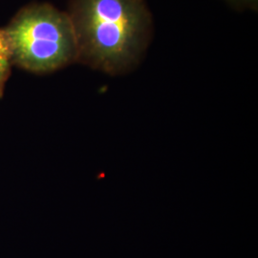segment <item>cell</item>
<instances>
[{
	"label": "cell",
	"mask_w": 258,
	"mask_h": 258,
	"mask_svg": "<svg viewBox=\"0 0 258 258\" xmlns=\"http://www.w3.org/2000/svg\"><path fill=\"white\" fill-rule=\"evenodd\" d=\"M13 62L35 73L53 72L78 61L74 28L67 13L49 4H34L15 16L5 28Z\"/></svg>",
	"instance_id": "obj_2"
},
{
	"label": "cell",
	"mask_w": 258,
	"mask_h": 258,
	"mask_svg": "<svg viewBox=\"0 0 258 258\" xmlns=\"http://www.w3.org/2000/svg\"><path fill=\"white\" fill-rule=\"evenodd\" d=\"M78 61L106 74H122L148 44L150 16L145 0H72Z\"/></svg>",
	"instance_id": "obj_1"
},
{
	"label": "cell",
	"mask_w": 258,
	"mask_h": 258,
	"mask_svg": "<svg viewBox=\"0 0 258 258\" xmlns=\"http://www.w3.org/2000/svg\"><path fill=\"white\" fill-rule=\"evenodd\" d=\"M13 62V51L5 29H0V95L9 78Z\"/></svg>",
	"instance_id": "obj_3"
},
{
	"label": "cell",
	"mask_w": 258,
	"mask_h": 258,
	"mask_svg": "<svg viewBox=\"0 0 258 258\" xmlns=\"http://www.w3.org/2000/svg\"><path fill=\"white\" fill-rule=\"evenodd\" d=\"M0 97H1V95H0Z\"/></svg>",
	"instance_id": "obj_4"
}]
</instances>
